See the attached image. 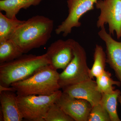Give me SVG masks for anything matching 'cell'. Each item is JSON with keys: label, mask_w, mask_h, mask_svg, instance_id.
I'll return each instance as SVG.
<instances>
[{"label": "cell", "mask_w": 121, "mask_h": 121, "mask_svg": "<svg viewBox=\"0 0 121 121\" xmlns=\"http://www.w3.org/2000/svg\"><path fill=\"white\" fill-rule=\"evenodd\" d=\"M62 93L59 90L50 95H17V104L23 118L29 121H44L49 107L56 102Z\"/></svg>", "instance_id": "obj_4"}, {"label": "cell", "mask_w": 121, "mask_h": 121, "mask_svg": "<svg viewBox=\"0 0 121 121\" xmlns=\"http://www.w3.org/2000/svg\"><path fill=\"white\" fill-rule=\"evenodd\" d=\"M54 21L46 17H33L18 27L11 39L23 54L45 45L51 37Z\"/></svg>", "instance_id": "obj_1"}, {"label": "cell", "mask_w": 121, "mask_h": 121, "mask_svg": "<svg viewBox=\"0 0 121 121\" xmlns=\"http://www.w3.org/2000/svg\"><path fill=\"white\" fill-rule=\"evenodd\" d=\"M4 91H12V92H16V90L14 87H13L5 86L0 84V93Z\"/></svg>", "instance_id": "obj_21"}, {"label": "cell", "mask_w": 121, "mask_h": 121, "mask_svg": "<svg viewBox=\"0 0 121 121\" xmlns=\"http://www.w3.org/2000/svg\"><path fill=\"white\" fill-rule=\"evenodd\" d=\"M97 88L102 94H110L114 91L115 87L113 85L120 86V81L113 80L111 78V74L108 71H105L99 76L96 78Z\"/></svg>", "instance_id": "obj_18"}, {"label": "cell", "mask_w": 121, "mask_h": 121, "mask_svg": "<svg viewBox=\"0 0 121 121\" xmlns=\"http://www.w3.org/2000/svg\"><path fill=\"white\" fill-rule=\"evenodd\" d=\"M98 0H67L68 14L67 17L56 29V35L62 33L66 37L71 33L72 28L81 25L79 20L88 11L93 10Z\"/></svg>", "instance_id": "obj_7"}, {"label": "cell", "mask_w": 121, "mask_h": 121, "mask_svg": "<svg viewBox=\"0 0 121 121\" xmlns=\"http://www.w3.org/2000/svg\"><path fill=\"white\" fill-rule=\"evenodd\" d=\"M56 103L74 121H87L92 107L87 101L72 97L63 92Z\"/></svg>", "instance_id": "obj_9"}, {"label": "cell", "mask_w": 121, "mask_h": 121, "mask_svg": "<svg viewBox=\"0 0 121 121\" xmlns=\"http://www.w3.org/2000/svg\"><path fill=\"white\" fill-rule=\"evenodd\" d=\"M46 53L41 55L24 54L12 61L0 64V83L5 86L30 77L40 68L50 65Z\"/></svg>", "instance_id": "obj_2"}, {"label": "cell", "mask_w": 121, "mask_h": 121, "mask_svg": "<svg viewBox=\"0 0 121 121\" xmlns=\"http://www.w3.org/2000/svg\"><path fill=\"white\" fill-rule=\"evenodd\" d=\"M100 39L106 45V62L114 71L118 79L121 83V42L116 41L103 26L99 32Z\"/></svg>", "instance_id": "obj_11"}, {"label": "cell", "mask_w": 121, "mask_h": 121, "mask_svg": "<svg viewBox=\"0 0 121 121\" xmlns=\"http://www.w3.org/2000/svg\"><path fill=\"white\" fill-rule=\"evenodd\" d=\"M25 21L10 19L0 12V43L12 38L15 31Z\"/></svg>", "instance_id": "obj_14"}, {"label": "cell", "mask_w": 121, "mask_h": 121, "mask_svg": "<svg viewBox=\"0 0 121 121\" xmlns=\"http://www.w3.org/2000/svg\"><path fill=\"white\" fill-rule=\"evenodd\" d=\"M59 73L51 65L43 66L26 79L13 83L17 95H50L60 89Z\"/></svg>", "instance_id": "obj_3"}, {"label": "cell", "mask_w": 121, "mask_h": 121, "mask_svg": "<svg viewBox=\"0 0 121 121\" xmlns=\"http://www.w3.org/2000/svg\"><path fill=\"white\" fill-rule=\"evenodd\" d=\"M44 121H74L56 103L49 107L44 118Z\"/></svg>", "instance_id": "obj_19"}, {"label": "cell", "mask_w": 121, "mask_h": 121, "mask_svg": "<svg viewBox=\"0 0 121 121\" xmlns=\"http://www.w3.org/2000/svg\"><path fill=\"white\" fill-rule=\"evenodd\" d=\"M100 11L97 23L98 28L107 24L109 33H116L118 39L121 38V0H98L95 4Z\"/></svg>", "instance_id": "obj_6"}, {"label": "cell", "mask_w": 121, "mask_h": 121, "mask_svg": "<svg viewBox=\"0 0 121 121\" xmlns=\"http://www.w3.org/2000/svg\"><path fill=\"white\" fill-rule=\"evenodd\" d=\"M62 89L63 92L72 97L87 101L92 107L99 103L101 98L102 94L98 90L96 82L92 79Z\"/></svg>", "instance_id": "obj_10"}, {"label": "cell", "mask_w": 121, "mask_h": 121, "mask_svg": "<svg viewBox=\"0 0 121 121\" xmlns=\"http://www.w3.org/2000/svg\"><path fill=\"white\" fill-rule=\"evenodd\" d=\"M121 94V91L116 90L110 94H102L99 103L108 112L111 121H120L117 111V103L118 96Z\"/></svg>", "instance_id": "obj_16"}, {"label": "cell", "mask_w": 121, "mask_h": 121, "mask_svg": "<svg viewBox=\"0 0 121 121\" xmlns=\"http://www.w3.org/2000/svg\"><path fill=\"white\" fill-rule=\"evenodd\" d=\"M87 121H111L109 115L100 103L92 107Z\"/></svg>", "instance_id": "obj_20"}, {"label": "cell", "mask_w": 121, "mask_h": 121, "mask_svg": "<svg viewBox=\"0 0 121 121\" xmlns=\"http://www.w3.org/2000/svg\"><path fill=\"white\" fill-rule=\"evenodd\" d=\"M42 0H0V11L5 12V15L10 19H16L21 9H26L31 6L39 4Z\"/></svg>", "instance_id": "obj_13"}, {"label": "cell", "mask_w": 121, "mask_h": 121, "mask_svg": "<svg viewBox=\"0 0 121 121\" xmlns=\"http://www.w3.org/2000/svg\"><path fill=\"white\" fill-rule=\"evenodd\" d=\"M94 63L92 67L89 69V76L91 79L97 78L105 71L106 56L102 47L97 44L94 54Z\"/></svg>", "instance_id": "obj_17"}, {"label": "cell", "mask_w": 121, "mask_h": 121, "mask_svg": "<svg viewBox=\"0 0 121 121\" xmlns=\"http://www.w3.org/2000/svg\"><path fill=\"white\" fill-rule=\"evenodd\" d=\"M75 42L73 39H59L52 43L46 53L50 65L56 70H64L73 57Z\"/></svg>", "instance_id": "obj_8"}, {"label": "cell", "mask_w": 121, "mask_h": 121, "mask_svg": "<svg viewBox=\"0 0 121 121\" xmlns=\"http://www.w3.org/2000/svg\"><path fill=\"white\" fill-rule=\"evenodd\" d=\"M23 54L11 39L0 43V64L12 61Z\"/></svg>", "instance_id": "obj_15"}, {"label": "cell", "mask_w": 121, "mask_h": 121, "mask_svg": "<svg viewBox=\"0 0 121 121\" xmlns=\"http://www.w3.org/2000/svg\"><path fill=\"white\" fill-rule=\"evenodd\" d=\"M0 102L3 121H21L23 119L20 111L17 95L12 91L0 93Z\"/></svg>", "instance_id": "obj_12"}, {"label": "cell", "mask_w": 121, "mask_h": 121, "mask_svg": "<svg viewBox=\"0 0 121 121\" xmlns=\"http://www.w3.org/2000/svg\"><path fill=\"white\" fill-rule=\"evenodd\" d=\"M74 56L63 71L59 74V83L60 88L76 84L90 78L87 63L86 54L81 45L76 41Z\"/></svg>", "instance_id": "obj_5"}, {"label": "cell", "mask_w": 121, "mask_h": 121, "mask_svg": "<svg viewBox=\"0 0 121 121\" xmlns=\"http://www.w3.org/2000/svg\"><path fill=\"white\" fill-rule=\"evenodd\" d=\"M118 102L120 103V104H121V95H119V96H118Z\"/></svg>", "instance_id": "obj_22"}]
</instances>
